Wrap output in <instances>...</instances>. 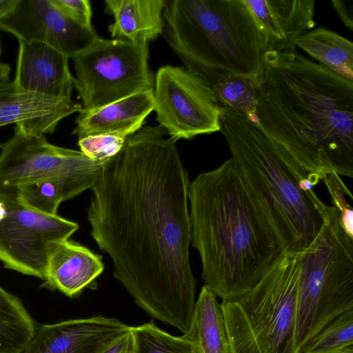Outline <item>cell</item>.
<instances>
[{"instance_id":"1","label":"cell","mask_w":353,"mask_h":353,"mask_svg":"<svg viewBox=\"0 0 353 353\" xmlns=\"http://www.w3.org/2000/svg\"><path fill=\"white\" fill-rule=\"evenodd\" d=\"M142 127L102 167L88 210L113 276L150 316L188 332L196 280L190 261V181L176 141Z\"/></svg>"},{"instance_id":"2","label":"cell","mask_w":353,"mask_h":353,"mask_svg":"<svg viewBox=\"0 0 353 353\" xmlns=\"http://www.w3.org/2000/svg\"><path fill=\"white\" fill-rule=\"evenodd\" d=\"M258 123L306 187L353 176V81L296 52L267 51Z\"/></svg>"},{"instance_id":"3","label":"cell","mask_w":353,"mask_h":353,"mask_svg":"<svg viewBox=\"0 0 353 353\" xmlns=\"http://www.w3.org/2000/svg\"><path fill=\"white\" fill-rule=\"evenodd\" d=\"M188 198L190 244L205 285L222 301L242 296L283 252L232 159L199 174Z\"/></svg>"},{"instance_id":"4","label":"cell","mask_w":353,"mask_h":353,"mask_svg":"<svg viewBox=\"0 0 353 353\" xmlns=\"http://www.w3.org/2000/svg\"><path fill=\"white\" fill-rule=\"evenodd\" d=\"M220 131L253 202L283 253H299L320 231L329 206L314 190L305 191L260 125L220 108Z\"/></svg>"},{"instance_id":"5","label":"cell","mask_w":353,"mask_h":353,"mask_svg":"<svg viewBox=\"0 0 353 353\" xmlns=\"http://www.w3.org/2000/svg\"><path fill=\"white\" fill-rule=\"evenodd\" d=\"M163 17L170 47L210 87L261 75L267 49L243 0H165Z\"/></svg>"},{"instance_id":"6","label":"cell","mask_w":353,"mask_h":353,"mask_svg":"<svg viewBox=\"0 0 353 353\" xmlns=\"http://www.w3.org/2000/svg\"><path fill=\"white\" fill-rule=\"evenodd\" d=\"M301 256V252L282 254L252 288L220 303L230 353H299Z\"/></svg>"},{"instance_id":"7","label":"cell","mask_w":353,"mask_h":353,"mask_svg":"<svg viewBox=\"0 0 353 353\" xmlns=\"http://www.w3.org/2000/svg\"><path fill=\"white\" fill-rule=\"evenodd\" d=\"M301 255L295 331L299 352L336 316L353 308V238L342 228L334 205Z\"/></svg>"},{"instance_id":"8","label":"cell","mask_w":353,"mask_h":353,"mask_svg":"<svg viewBox=\"0 0 353 353\" xmlns=\"http://www.w3.org/2000/svg\"><path fill=\"white\" fill-rule=\"evenodd\" d=\"M147 42L98 37L71 58L73 86L84 110L98 108L154 88Z\"/></svg>"},{"instance_id":"9","label":"cell","mask_w":353,"mask_h":353,"mask_svg":"<svg viewBox=\"0 0 353 353\" xmlns=\"http://www.w3.org/2000/svg\"><path fill=\"white\" fill-rule=\"evenodd\" d=\"M105 163L53 145L45 135L14 132L1 145L0 200L11 201L20 186L49 180L61 183L72 199L92 189Z\"/></svg>"},{"instance_id":"10","label":"cell","mask_w":353,"mask_h":353,"mask_svg":"<svg viewBox=\"0 0 353 353\" xmlns=\"http://www.w3.org/2000/svg\"><path fill=\"white\" fill-rule=\"evenodd\" d=\"M153 101L159 125L175 141L220 131V108L212 88L185 68L158 70Z\"/></svg>"},{"instance_id":"11","label":"cell","mask_w":353,"mask_h":353,"mask_svg":"<svg viewBox=\"0 0 353 353\" xmlns=\"http://www.w3.org/2000/svg\"><path fill=\"white\" fill-rule=\"evenodd\" d=\"M7 214L0 221V261L6 269L44 279L54 244L70 239L79 228L74 221L4 201Z\"/></svg>"},{"instance_id":"12","label":"cell","mask_w":353,"mask_h":353,"mask_svg":"<svg viewBox=\"0 0 353 353\" xmlns=\"http://www.w3.org/2000/svg\"><path fill=\"white\" fill-rule=\"evenodd\" d=\"M0 29L24 41L48 45L69 59L99 37L93 28L77 24L50 0H19L14 10L0 21Z\"/></svg>"},{"instance_id":"13","label":"cell","mask_w":353,"mask_h":353,"mask_svg":"<svg viewBox=\"0 0 353 353\" xmlns=\"http://www.w3.org/2000/svg\"><path fill=\"white\" fill-rule=\"evenodd\" d=\"M131 327L101 315L41 325L21 353H101Z\"/></svg>"},{"instance_id":"14","label":"cell","mask_w":353,"mask_h":353,"mask_svg":"<svg viewBox=\"0 0 353 353\" xmlns=\"http://www.w3.org/2000/svg\"><path fill=\"white\" fill-rule=\"evenodd\" d=\"M81 104L26 91L14 81L0 83V127L14 123V132L41 136L54 132L59 123L79 112Z\"/></svg>"},{"instance_id":"15","label":"cell","mask_w":353,"mask_h":353,"mask_svg":"<svg viewBox=\"0 0 353 353\" xmlns=\"http://www.w3.org/2000/svg\"><path fill=\"white\" fill-rule=\"evenodd\" d=\"M267 51L293 52L296 41L312 29L314 0H243Z\"/></svg>"},{"instance_id":"16","label":"cell","mask_w":353,"mask_h":353,"mask_svg":"<svg viewBox=\"0 0 353 353\" xmlns=\"http://www.w3.org/2000/svg\"><path fill=\"white\" fill-rule=\"evenodd\" d=\"M18 41L14 83L26 91L70 99L74 86L69 58L45 43Z\"/></svg>"},{"instance_id":"17","label":"cell","mask_w":353,"mask_h":353,"mask_svg":"<svg viewBox=\"0 0 353 353\" xmlns=\"http://www.w3.org/2000/svg\"><path fill=\"white\" fill-rule=\"evenodd\" d=\"M104 268L101 255L70 239L60 241L49 254L41 286L76 298L95 284Z\"/></svg>"},{"instance_id":"18","label":"cell","mask_w":353,"mask_h":353,"mask_svg":"<svg viewBox=\"0 0 353 353\" xmlns=\"http://www.w3.org/2000/svg\"><path fill=\"white\" fill-rule=\"evenodd\" d=\"M154 110L153 89L92 109H81L75 119L72 134L78 139L108 134L128 139L139 131Z\"/></svg>"},{"instance_id":"19","label":"cell","mask_w":353,"mask_h":353,"mask_svg":"<svg viewBox=\"0 0 353 353\" xmlns=\"http://www.w3.org/2000/svg\"><path fill=\"white\" fill-rule=\"evenodd\" d=\"M105 11L114 21L111 37L134 43L155 39L163 32L165 0H105Z\"/></svg>"},{"instance_id":"20","label":"cell","mask_w":353,"mask_h":353,"mask_svg":"<svg viewBox=\"0 0 353 353\" xmlns=\"http://www.w3.org/2000/svg\"><path fill=\"white\" fill-rule=\"evenodd\" d=\"M183 335L192 353H230L220 303L205 285L195 302L190 328Z\"/></svg>"},{"instance_id":"21","label":"cell","mask_w":353,"mask_h":353,"mask_svg":"<svg viewBox=\"0 0 353 353\" xmlns=\"http://www.w3.org/2000/svg\"><path fill=\"white\" fill-rule=\"evenodd\" d=\"M296 46L312 58L343 77L353 81V43L330 30L312 29Z\"/></svg>"},{"instance_id":"22","label":"cell","mask_w":353,"mask_h":353,"mask_svg":"<svg viewBox=\"0 0 353 353\" xmlns=\"http://www.w3.org/2000/svg\"><path fill=\"white\" fill-rule=\"evenodd\" d=\"M37 327L22 301L0 285V353H21Z\"/></svg>"},{"instance_id":"23","label":"cell","mask_w":353,"mask_h":353,"mask_svg":"<svg viewBox=\"0 0 353 353\" xmlns=\"http://www.w3.org/2000/svg\"><path fill=\"white\" fill-rule=\"evenodd\" d=\"M259 77L230 75L219 80L211 87L219 107L237 111L258 123Z\"/></svg>"},{"instance_id":"24","label":"cell","mask_w":353,"mask_h":353,"mask_svg":"<svg viewBox=\"0 0 353 353\" xmlns=\"http://www.w3.org/2000/svg\"><path fill=\"white\" fill-rule=\"evenodd\" d=\"M68 199H70L64 186L58 181L49 180L19 187L11 201L43 214L56 215L59 205Z\"/></svg>"},{"instance_id":"25","label":"cell","mask_w":353,"mask_h":353,"mask_svg":"<svg viewBox=\"0 0 353 353\" xmlns=\"http://www.w3.org/2000/svg\"><path fill=\"white\" fill-rule=\"evenodd\" d=\"M350 345H353V308L336 316L299 353H329Z\"/></svg>"},{"instance_id":"26","label":"cell","mask_w":353,"mask_h":353,"mask_svg":"<svg viewBox=\"0 0 353 353\" xmlns=\"http://www.w3.org/2000/svg\"><path fill=\"white\" fill-rule=\"evenodd\" d=\"M134 353H192L184 335L175 336L158 327L153 322L132 326Z\"/></svg>"},{"instance_id":"27","label":"cell","mask_w":353,"mask_h":353,"mask_svg":"<svg viewBox=\"0 0 353 353\" xmlns=\"http://www.w3.org/2000/svg\"><path fill=\"white\" fill-rule=\"evenodd\" d=\"M126 139L112 134H99L78 139L80 152L88 158L105 163L123 148Z\"/></svg>"},{"instance_id":"28","label":"cell","mask_w":353,"mask_h":353,"mask_svg":"<svg viewBox=\"0 0 353 353\" xmlns=\"http://www.w3.org/2000/svg\"><path fill=\"white\" fill-rule=\"evenodd\" d=\"M323 182L325 184L332 198L333 205L339 212L340 223L345 232L353 238V210L346 201L345 196L352 197L341 176L335 173L325 176Z\"/></svg>"},{"instance_id":"29","label":"cell","mask_w":353,"mask_h":353,"mask_svg":"<svg viewBox=\"0 0 353 353\" xmlns=\"http://www.w3.org/2000/svg\"><path fill=\"white\" fill-rule=\"evenodd\" d=\"M66 17L77 24L92 28V8L88 0H50Z\"/></svg>"},{"instance_id":"30","label":"cell","mask_w":353,"mask_h":353,"mask_svg":"<svg viewBox=\"0 0 353 353\" xmlns=\"http://www.w3.org/2000/svg\"><path fill=\"white\" fill-rule=\"evenodd\" d=\"M331 3L343 25L353 31V0H332Z\"/></svg>"},{"instance_id":"31","label":"cell","mask_w":353,"mask_h":353,"mask_svg":"<svg viewBox=\"0 0 353 353\" xmlns=\"http://www.w3.org/2000/svg\"><path fill=\"white\" fill-rule=\"evenodd\" d=\"M131 330L122 336L117 339L101 353H134V339Z\"/></svg>"},{"instance_id":"32","label":"cell","mask_w":353,"mask_h":353,"mask_svg":"<svg viewBox=\"0 0 353 353\" xmlns=\"http://www.w3.org/2000/svg\"><path fill=\"white\" fill-rule=\"evenodd\" d=\"M19 0H0V21L6 18L14 9Z\"/></svg>"},{"instance_id":"33","label":"cell","mask_w":353,"mask_h":353,"mask_svg":"<svg viewBox=\"0 0 353 353\" xmlns=\"http://www.w3.org/2000/svg\"><path fill=\"white\" fill-rule=\"evenodd\" d=\"M10 72V65L0 61V83L8 82Z\"/></svg>"},{"instance_id":"34","label":"cell","mask_w":353,"mask_h":353,"mask_svg":"<svg viewBox=\"0 0 353 353\" xmlns=\"http://www.w3.org/2000/svg\"><path fill=\"white\" fill-rule=\"evenodd\" d=\"M7 205L6 203L0 200V221H2L7 214Z\"/></svg>"},{"instance_id":"35","label":"cell","mask_w":353,"mask_h":353,"mask_svg":"<svg viewBox=\"0 0 353 353\" xmlns=\"http://www.w3.org/2000/svg\"><path fill=\"white\" fill-rule=\"evenodd\" d=\"M329 353H353V345L347 346L343 349Z\"/></svg>"},{"instance_id":"36","label":"cell","mask_w":353,"mask_h":353,"mask_svg":"<svg viewBox=\"0 0 353 353\" xmlns=\"http://www.w3.org/2000/svg\"><path fill=\"white\" fill-rule=\"evenodd\" d=\"M1 44H0V57H1Z\"/></svg>"}]
</instances>
